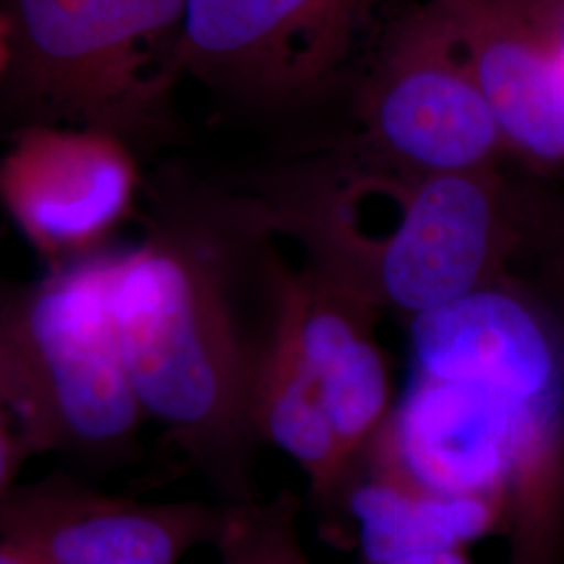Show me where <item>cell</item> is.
Listing matches in <instances>:
<instances>
[{
	"instance_id": "obj_12",
	"label": "cell",
	"mask_w": 564,
	"mask_h": 564,
	"mask_svg": "<svg viewBox=\"0 0 564 564\" xmlns=\"http://www.w3.org/2000/svg\"><path fill=\"white\" fill-rule=\"evenodd\" d=\"M339 505L358 527L364 564L466 550L502 535V517L491 502L431 491L364 460L354 463Z\"/></svg>"
},
{
	"instance_id": "obj_19",
	"label": "cell",
	"mask_w": 564,
	"mask_h": 564,
	"mask_svg": "<svg viewBox=\"0 0 564 564\" xmlns=\"http://www.w3.org/2000/svg\"><path fill=\"white\" fill-rule=\"evenodd\" d=\"M0 564H36L13 545L0 542Z\"/></svg>"
},
{
	"instance_id": "obj_10",
	"label": "cell",
	"mask_w": 564,
	"mask_h": 564,
	"mask_svg": "<svg viewBox=\"0 0 564 564\" xmlns=\"http://www.w3.org/2000/svg\"><path fill=\"white\" fill-rule=\"evenodd\" d=\"M377 314L312 262L300 272L272 270V324L297 349L351 464L381 433L398 400L375 333Z\"/></svg>"
},
{
	"instance_id": "obj_5",
	"label": "cell",
	"mask_w": 564,
	"mask_h": 564,
	"mask_svg": "<svg viewBox=\"0 0 564 564\" xmlns=\"http://www.w3.org/2000/svg\"><path fill=\"white\" fill-rule=\"evenodd\" d=\"M387 172V232L310 247L312 263L377 312L414 318L508 276L529 242L535 205L496 167L440 176Z\"/></svg>"
},
{
	"instance_id": "obj_8",
	"label": "cell",
	"mask_w": 564,
	"mask_h": 564,
	"mask_svg": "<svg viewBox=\"0 0 564 564\" xmlns=\"http://www.w3.org/2000/svg\"><path fill=\"white\" fill-rule=\"evenodd\" d=\"M139 184L134 147L97 128L25 123L0 155V207L48 268L105 249Z\"/></svg>"
},
{
	"instance_id": "obj_1",
	"label": "cell",
	"mask_w": 564,
	"mask_h": 564,
	"mask_svg": "<svg viewBox=\"0 0 564 564\" xmlns=\"http://www.w3.org/2000/svg\"><path fill=\"white\" fill-rule=\"evenodd\" d=\"M500 510L506 564H564V307L508 274L410 318V375L360 456Z\"/></svg>"
},
{
	"instance_id": "obj_18",
	"label": "cell",
	"mask_w": 564,
	"mask_h": 564,
	"mask_svg": "<svg viewBox=\"0 0 564 564\" xmlns=\"http://www.w3.org/2000/svg\"><path fill=\"white\" fill-rule=\"evenodd\" d=\"M11 63V39H9V25L0 13V82L4 80L7 69Z\"/></svg>"
},
{
	"instance_id": "obj_16",
	"label": "cell",
	"mask_w": 564,
	"mask_h": 564,
	"mask_svg": "<svg viewBox=\"0 0 564 564\" xmlns=\"http://www.w3.org/2000/svg\"><path fill=\"white\" fill-rule=\"evenodd\" d=\"M28 460L11 408L0 393V500L20 481L21 466Z\"/></svg>"
},
{
	"instance_id": "obj_6",
	"label": "cell",
	"mask_w": 564,
	"mask_h": 564,
	"mask_svg": "<svg viewBox=\"0 0 564 564\" xmlns=\"http://www.w3.org/2000/svg\"><path fill=\"white\" fill-rule=\"evenodd\" d=\"M408 0H184L174 72L279 107L362 72Z\"/></svg>"
},
{
	"instance_id": "obj_7",
	"label": "cell",
	"mask_w": 564,
	"mask_h": 564,
	"mask_svg": "<svg viewBox=\"0 0 564 564\" xmlns=\"http://www.w3.org/2000/svg\"><path fill=\"white\" fill-rule=\"evenodd\" d=\"M364 144L377 167L440 176L496 167V116L433 0H408L360 72Z\"/></svg>"
},
{
	"instance_id": "obj_13",
	"label": "cell",
	"mask_w": 564,
	"mask_h": 564,
	"mask_svg": "<svg viewBox=\"0 0 564 564\" xmlns=\"http://www.w3.org/2000/svg\"><path fill=\"white\" fill-rule=\"evenodd\" d=\"M251 419L260 444L274 445L305 473L314 498L339 505L354 468L324 410L318 387L276 324L256 351Z\"/></svg>"
},
{
	"instance_id": "obj_9",
	"label": "cell",
	"mask_w": 564,
	"mask_h": 564,
	"mask_svg": "<svg viewBox=\"0 0 564 564\" xmlns=\"http://www.w3.org/2000/svg\"><path fill=\"white\" fill-rule=\"evenodd\" d=\"M228 502H153L55 470L18 481L0 500V542L36 564H181L214 545Z\"/></svg>"
},
{
	"instance_id": "obj_11",
	"label": "cell",
	"mask_w": 564,
	"mask_h": 564,
	"mask_svg": "<svg viewBox=\"0 0 564 564\" xmlns=\"http://www.w3.org/2000/svg\"><path fill=\"white\" fill-rule=\"evenodd\" d=\"M500 126L535 170L564 165V67L538 0H433Z\"/></svg>"
},
{
	"instance_id": "obj_17",
	"label": "cell",
	"mask_w": 564,
	"mask_h": 564,
	"mask_svg": "<svg viewBox=\"0 0 564 564\" xmlns=\"http://www.w3.org/2000/svg\"><path fill=\"white\" fill-rule=\"evenodd\" d=\"M384 564H475L470 561L466 550H444V552H429V554H414L398 558Z\"/></svg>"
},
{
	"instance_id": "obj_3",
	"label": "cell",
	"mask_w": 564,
	"mask_h": 564,
	"mask_svg": "<svg viewBox=\"0 0 564 564\" xmlns=\"http://www.w3.org/2000/svg\"><path fill=\"white\" fill-rule=\"evenodd\" d=\"M118 253L105 247L0 289V393L30 458L107 470L139 452L147 419L109 305Z\"/></svg>"
},
{
	"instance_id": "obj_4",
	"label": "cell",
	"mask_w": 564,
	"mask_h": 564,
	"mask_svg": "<svg viewBox=\"0 0 564 564\" xmlns=\"http://www.w3.org/2000/svg\"><path fill=\"white\" fill-rule=\"evenodd\" d=\"M11 63L0 86L25 123L111 132L162 126L184 0H0Z\"/></svg>"
},
{
	"instance_id": "obj_15",
	"label": "cell",
	"mask_w": 564,
	"mask_h": 564,
	"mask_svg": "<svg viewBox=\"0 0 564 564\" xmlns=\"http://www.w3.org/2000/svg\"><path fill=\"white\" fill-rule=\"evenodd\" d=\"M529 245L542 260L538 282L564 307V207L540 205Z\"/></svg>"
},
{
	"instance_id": "obj_2",
	"label": "cell",
	"mask_w": 564,
	"mask_h": 564,
	"mask_svg": "<svg viewBox=\"0 0 564 564\" xmlns=\"http://www.w3.org/2000/svg\"><path fill=\"white\" fill-rule=\"evenodd\" d=\"M220 245L167 220L120 249L109 305L121 362L147 421L228 505L253 502L260 440L251 419L256 351L232 307Z\"/></svg>"
},
{
	"instance_id": "obj_14",
	"label": "cell",
	"mask_w": 564,
	"mask_h": 564,
	"mask_svg": "<svg viewBox=\"0 0 564 564\" xmlns=\"http://www.w3.org/2000/svg\"><path fill=\"white\" fill-rule=\"evenodd\" d=\"M214 547L218 564H312L300 538V498L289 489L230 505Z\"/></svg>"
}]
</instances>
